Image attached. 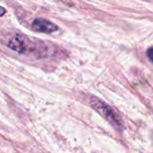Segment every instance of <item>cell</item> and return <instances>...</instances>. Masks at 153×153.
Masks as SVG:
<instances>
[{"instance_id":"obj_2","label":"cell","mask_w":153,"mask_h":153,"mask_svg":"<svg viewBox=\"0 0 153 153\" xmlns=\"http://www.w3.org/2000/svg\"><path fill=\"white\" fill-rule=\"evenodd\" d=\"M29 43H30L29 40L25 37H23L22 35L16 34L10 39V40L7 43V46L13 51L23 54L29 51V47H30Z\"/></svg>"},{"instance_id":"obj_1","label":"cell","mask_w":153,"mask_h":153,"mask_svg":"<svg viewBox=\"0 0 153 153\" xmlns=\"http://www.w3.org/2000/svg\"><path fill=\"white\" fill-rule=\"evenodd\" d=\"M90 104L98 113H100L105 119H107L112 126L116 127H121L122 126V119L114 111V109L108 106L107 103H105L103 100H100L97 97L91 96L90 98Z\"/></svg>"},{"instance_id":"obj_3","label":"cell","mask_w":153,"mask_h":153,"mask_svg":"<svg viewBox=\"0 0 153 153\" xmlns=\"http://www.w3.org/2000/svg\"><path fill=\"white\" fill-rule=\"evenodd\" d=\"M31 27L34 30L43 33H51L58 30V27L55 23L43 18L35 19L31 23Z\"/></svg>"},{"instance_id":"obj_4","label":"cell","mask_w":153,"mask_h":153,"mask_svg":"<svg viewBox=\"0 0 153 153\" xmlns=\"http://www.w3.org/2000/svg\"><path fill=\"white\" fill-rule=\"evenodd\" d=\"M147 56L149 57V59L153 62V47L150 48L148 50H147Z\"/></svg>"}]
</instances>
